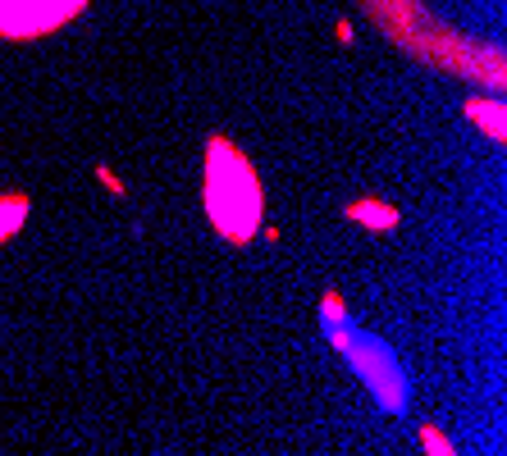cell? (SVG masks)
I'll return each instance as SVG.
<instances>
[{
    "label": "cell",
    "instance_id": "1",
    "mask_svg": "<svg viewBox=\"0 0 507 456\" xmlns=\"http://www.w3.org/2000/svg\"><path fill=\"white\" fill-rule=\"evenodd\" d=\"M28 214V196L23 192H10V196H0V242H10L19 233V223Z\"/></svg>",
    "mask_w": 507,
    "mask_h": 456
},
{
    "label": "cell",
    "instance_id": "2",
    "mask_svg": "<svg viewBox=\"0 0 507 456\" xmlns=\"http://www.w3.org/2000/svg\"><path fill=\"white\" fill-rule=\"evenodd\" d=\"M347 219H366V223H380L375 233H389V228L398 223V210H389V205H380V201H356V205H347Z\"/></svg>",
    "mask_w": 507,
    "mask_h": 456
},
{
    "label": "cell",
    "instance_id": "3",
    "mask_svg": "<svg viewBox=\"0 0 507 456\" xmlns=\"http://www.w3.org/2000/svg\"><path fill=\"white\" fill-rule=\"evenodd\" d=\"M420 442H425V451H429V456H453V447H448V438H444L439 429H429V424L420 429Z\"/></svg>",
    "mask_w": 507,
    "mask_h": 456
},
{
    "label": "cell",
    "instance_id": "4",
    "mask_svg": "<svg viewBox=\"0 0 507 456\" xmlns=\"http://www.w3.org/2000/svg\"><path fill=\"white\" fill-rule=\"evenodd\" d=\"M320 315H325V324H343V296L338 292H325V301H320Z\"/></svg>",
    "mask_w": 507,
    "mask_h": 456
},
{
    "label": "cell",
    "instance_id": "5",
    "mask_svg": "<svg viewBox=\"0 0 507 456\" xmlns=\"http://www.w3.org/2000/svg\"><path fill=\"white\" fill-rule=\"evenodd\" d=\"M466 110H471V114H475V119H480V105H475V101H471V105H466ZM498 114H502V110H498V105H484V119H489V132H493V137H502V123H498Z\"/></svg>",
    "mask_w": 507,
    "mask_h": 456
},
{
    "label": "cell",
    "instance_id": "6",
    "mask_svg": "<svg viewBox=\"0 0 507 456\" xmlns=\"http://www.w3.org/2000/svg\"><path fill=\"white\" fill-rule=\"evenodd\" d=\"M97 178H101V183H106V187H110L115 196H124V178H119V174H110V169L101 165V169H97Z\"/></svg>",
    "mask_w": 507,
    "mask_h": 456
}]
</instances>
